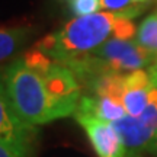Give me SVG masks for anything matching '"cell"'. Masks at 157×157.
<instances>
[{"instance_id":"obj_1","label":"cell","mask_w":157,"mask_h":157,"mask_svg":"<svg viewBox=\"0 0 157 157\" xmlns=\"http://www.w3.org/2000/svg\"><path fill=\"white\" fill-rule=\"evenodd\" d=\"M121 16L111 12H98L86 16H76L60 31L47 35L35 44L54 61H67L86 56L99 48L108 39L117 38Z\"/></svg>"},{"instance_id":"obj_2","label":"cell","mask_w":157,"mask_h":157,"mask_svg":"<svg viewBox=\"0 0 157 157\" xmlns=\"http://www.w3.org/2000/svg\"><path fill=\"white\" fill-rule=\"evenodd\" d=\"M3 83L12 105L22 121L36 127L57 119L42 78L26 67L22 58L6 68Z\"/></svg>"},{"instance_id":"obj_3","label":"cell","mask_w":157,"mask_h":157,"mask_svg":"<svg viewBox=\"0 0 157 157\" xmlns=\"http://www.w3.org/2000/svg\"><path fill=\"white\" fill-rule=\"evenodd\" d=\"M90 56L103 73L118 74L146 70L154 60V54L143 48L137 41L119 38L108 39Z\"/></svg>"},{"instance_id":"obj_4","label":"cell","mask_w":157,"mask_h":157,"mask_svg":"<svg viewBox=\"0 0 157 157\" xmlns=\"http://www.w3.org/2000/svg\"><path fill=\"white\" fill-rule=\"evenodd\" d=\"M39 77L44 82L57 119L74 115L82 98V86L73 71L66 66L54 61L47 73Z\"/></svg>"},{"instance_id":"obj_5","label":"cell","mask_w":157,"mask_h":157,"mask_svg":"<svg viewBox=\"0 0 157 157\" xmlns=\"http://www.w3.org/2000/svg\"><path fill=\"white\" fill-rule=\"evenodd\" d=\"M36 127L21 119L0 82V144H5L21 157H29L34 148Z\"/></svg>"},{"instance_id":"obj_6","label":"cell","mask_w":157,"mask_h":157,"mask_svg":"<svg viewBox=\"0 0 157 157\" xmlns=\"http://www.w3.org/2000/svg\"><path fill=\"white\" fill-rule=\"evenodd\" d=\"M74 118L86 131V135L98 157H127L122 140L112 122L83 113H74Z\"/></svg>"},{"instance_id":"obj_7","label":"cell","mask_w":157,"mask_h":157,"mask_svg":"<svg viewBox=\"0 0 157 157\" xmlns=\"http://www.w3.org/2000/svg\"><path fill=\"white\" fill-rule=\"evenodd\" d=\"M112 125L122 140L127 157H140L144 151H148L156 131L147 127L140 117H131L127 113L119 121L112 122Z\"/></svg>"},{"instance_id":"obj_8","label":"cell","mask_w":157,"mask_h":157,"mask_svg":"<svg viewBox=\"0 0 157 157\" xmlns=\"http://www.w3.org/2000/svg\"><path fill=\"white\" fill-rule=\"evenodd\" d=\"M153 82L148 71L137 70L125 74L124 77V108L131 117H140L144 112L148 96L153 89Z\"/></svg>"},{"instance_id":"obj_9","label":"cell","mask_w":157,"mask_h":157,"mask_svg":"<svg viewBox=\"0 0 157 157\" xmlns=\"http://www.w3.org/2000/svg\"><path fill=\"white\" fill-rule=\"evenodd\" d=\"M31 36V29L25 26L3 28L0 26V61L12 57Z\"/></svg>"},{"instance_id":"obj_10","label":"cell","mask_w":157,"mask_h":157,"mask_svg":"<svg viewBox=\"0 0 157 157\" xmlns=\"http://www.w3.org/2000/svg\"><path fill=\"white\" fill-rule=\"evenodd\" d=\"M135 41L147 51L157 54V13L147 16L140 23L137 29Z\"/></svg>"},{"instance_id":"obj_11","label":"cell","mask_w":157,"mask_h":157,"mask_svg":"<svg viewBox=\"0 0 157 157\" xmlns=\"http://www.w3.org/2000/svg\"><path fill=\"white\" fill-rule=\"evenodd\" d=\"M101 9L128 19L138 16L144 10L143 7L135 5L134 0H101Z\"/></svg>"},{"instance_id":"obj_12","label":"cell","mask_w":157,"mask_h":157,"mask_svg":"<svg viewBox=\"0 0 157 157\" xmlns=\"http://www.w3.org/2000/svg\"><path fill=\"white\" fill-rule=\"evenodd\" d=\"M70 9L76 16L98 13L101 9V0H70Z\"/></svg>"},{"instance_id":"obj_13","label":"cell","mask_w":157,"mask_h":157,"mask_svg":"<svg viewBox=\"0 0 157 157\" xmlns=\"http://www.w3.org/2000/svg\"><path fill=\"white\" fill-rule=\"evenodd\" d=\"M0 157H21L19 154L10 150L9 147H6L5 144H0Z\"/></svg>"},{"instance_id":"obj_14","label":"cell","mask_w":157,"mask_h":157,"mask_svg":"<svg viewBox=\"0 0 157 157\" xmlns=\"http://www.w3.org/2000/svg\"><path fill=\"white\" fill-rule=\"evenodd\" d=\"M147 71H148V74H150V77H151V82L154 86H157V70L154 67H147Z\"/></svg>"},{"instance_id":"obj_15","label":"cell","mask_w":157,"mask_h":157,"mask_svg":"<svg viewBox=\"0 0 157 157\" xmlns=\"http://www.w3.org/2000/svg\"><path fill=\"white\" fill-rule=\"evenodd\" d=\"M148 151L153 153V154H156V156H157V132H156V135L153 137L151 143H150V147H148Z\"/></svg>"},{"instance_id":"obj_16","label":"cell","mask_w":157,"mask_h":157,"mask_svg":"<svg viewBox=\"0 0 157 157\" xmlns=\"http://www.w3.org/2000/svg\"><path fill=\"white\" fill-rule=\"evenodd\" d=\"M153 0H134L135 5H138L140 7H143V9H147V6L151 3Z\"/></svg>"},{"instance_id":"obj_17","label":"cell","mask_w":157,"mask_h":157,"mask_svg":"<svg viewBox=\"0 0 157 157\" xmlns=\"http://www.w3.org/2000/svg\"><path fill=\"white\" fill-rule=\"evenodd\" d=\"M151 66H153V67H154V68H157V54H154V60H153Z\"/></svg>"},{"instance_id":"obj_18","label":"cell","mask_w":157,"mask_h":157,"mask_svg":"<svg viewBox=\"0 0 157 157\" xmlns=\"http://www.w3.org/2000/svg\"><path fill=\"white\" fill-rule=\"evenodd\" d=\"M156 13H157V12H156Z\"/></svg>"}]
</instances>
